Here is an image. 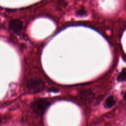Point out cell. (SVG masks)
I'll use <instances>...</instances> for the list:
<instances>
[{
	"label": "cell",
	"instance_id": "obj_1",
	"mask_svg": "<svg viewBox=\"0 0 126 126\" xmlns=\"http://www.w3.org/2000/svg\"><path fill=\"white\" fill-rule=\"evenodd\" d=\"M27 86L31 93H35L42 91L45 87V85L41 79L33 77L30 78L27 81Z\"/></svg>",
	"mask_w": 126,
	"mask_h": 126
},
{
	"label": "cell",
	"instance_id": "obj_2",
	"mask_svg": "<svg viewBox=\"0 0 126 126\" xmlns=\"http://www.w3.org/2000/svg\"><path fill=\"white\" fill-rule=\"evenodd\" d=\"M50 104L49 102L46 99H40L33 103L32 108L34 112L37 114L42 115L44 114Z\"/></svg>",
	"mask_w": 126,
	"mask_h": 126
},
{
	"label": "cell",
	"instance_id": "obj_3",
	"mask_svg": "<svg viewBox=\"0 0 126 126\" xmlns=\"http://www.w3.org/2000/svg\"><path fill=\"white\" fill-rule=\"evenodd\" d=\"M23 22L19 19H14L9 23L10 29L15 32H19L23 28Z\"/></svg>",
	"mask_w": 126,
	"mask_h": 126
},
{
	"label": "cell",
	"instance_id": "obj_4",
	"mask_svg": "<svg viewBox=\"0 0 126 126\" xmlns=\"http://www.w3.org/2000/svg\"><path fill=\"white\" fill-rule=\"evenodd\" d=\"M80 96L83 101L90 103L92 101L94 97V94L90 90L83 91L80 94Z\"/></svg>",
	"mask_w": 126,
	"mask_h": 126
},
{
	"label": "cell",
	"instance_id": "obj_5",
	"mask_svg": "<svg viewBox=\"0 0 126 126\" xmlns=\"http://www.w3.org/2000/svg\"><path fill=\"white\" fill-rule=\"evenodd\" d=\"M116 101L113 95L108 96L103 103V106L105 108H110L112 107L115 104Z\"/></svg>",
	"mask_w": 126,
	"mask_h": 126
},
{
	"label": "cell",
	"instance_id": "obj_6",
	"mask_svg": "<svg viewBox=\"0 0 126 126\" xmlns=\"http://www.w3.org/2000/svg\"><path fill=\"white\" fill-rule=\"evenodd\" d=\"M126 68H124L122 71L120 73L117 77V80L121 82L125 81L126 80Z\"/></svg>",
	"mask_w": 126,
	"mask_h": 126
},
{
	"label": "cell",
	"instance_id": "obj_7",
	"mask_svg": "<svg viewBox=\"0 0 126 126\" xmlns=\"http://www.w3.org/2000/svg\"><path fill=\"white\" fill-rule=\"evenodd\" d=\"M85 13V11L84 10H80L78 11V14L79 15H84V14Z\"/></svg>",
	"mask_w": 126,
	"mask_h": 126
}]
</instances>
